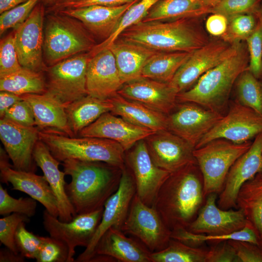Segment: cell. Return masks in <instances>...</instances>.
<instances>
[{"label": "cell", "instance_id": "obj_20", "mask_svg": "<svg viewBox=\"0 0 262 262\" xmlns=\"http://www.w3.org/2000/svg\"><path fill=\"white\" fill-rule=\"evenodd\" d=\"M39 131L36 127L24 126L0 118V139L15 169L35 173L37 165L33 151L39 139Z\"/></svg>", "mask_w": 262, "mask_h": 262}, {"label": "cell", "instance_id": "obj_44", "mask_svg": "<svg viewBox=\"0 0 262 262\" xmlns=\"http://www.w3.org/2000/svg\"><path fill=\"white\" fill-rule=\"evenodd\" d=\"M22 67L15 45L13 32L0 41V78L14 73Z\"/></svg>", "mask_w": 262, "mask_h": 262}, {"label": "cell", "instance_id": "obj_7", "mask_svg": "<svg viewBox=\"0 0 262 262\" xmlns=\"http://www.w3.org/2000/svg\"><path fill=\"white\" fill-rule=\"evenodd\" d=\"M252 143L249 141L236 144L217 139L195 149L194 156L202 175L206 197L212 193L220 194L230 167Z\"/></svg>", "mask_w": 262, "mask_h": 262}, {"label": "cell", "instance_id": "obj_58", "mask_svg": "<svg viewBox=\"0 0 262 262\" xmlns=\"http://www.w3.org/2000/svg\"><path fill=\"white\" fill-rule=\"evenodd\" d=\"M44 6L50 7L56 4L60 0H40Z\"/></svg>", "mask_w": 262, "mask_h": 262}, {"label": "cell", "instance_id": "obj_13", "mask_svg": "<svg viewBox=\"0 0 262 262\" xmlns=\"http://www.w3.org/2000/svg\"><path fill=\"white\" fill-rule=\"evenodd\" d=\"M104 207L98 210L77 214L69 222H63L45 210L43 224L49 236L66 245L68 249L67 262L75 261V248L87 247L101 221Z\"/></svg>", "mask_w": 262, "mask_h": 262}, {"label": "cell", "instance_id": "obj_48", "mask_svg": "<svg viewBox=\"0 0 262 262\" xmlns=\"http://www.w3.org/2000/svg\"><path fill=\"white\" fill-rule=\"evenodd\" d=\"M68 249L62 241L45 237L44 242L35 259L37 262H67Z\"/></svg>", "mask_w": 262, "mask_h": 262}, {"label": "cell", "instance_id": "obj_36", "mask_svg": "<svg viewBox=\"0 0 262 262\" xmlns=\"http://www.w3.org/2000/svg\"><path fill=\"white\" fill-rule=\"evenodd\" d=\"M171 238L193 247H199L207 242L211 245L222 241L238 240L258 245L256 234L246 224L244 228L232 233L226 235H208L191 232L184 228L172 230Z\"/></svg>", "mask_w": 262, "mask_h": 262}, {"label": "cell", "instance_id": "obj_50", "mask_svg": "<svg viewBox=\"0 0 262 262\" xmlns=\"http://www.w3.org/2000/svg\"><path fill=\"white\" fill-rule=\"evenodd\" d=\"M236 253L238 262H262V247L258 245L238 240H229Z\"/></svg>", "mask_w": 262, "mask_h": 262}, {"label": "cell", "instance_id": "obj_1", "mask_svg": "<svg viewBox=\"0 0 262 262\" xmlns=\"http://www.w3.org/2000/svg\"><path fill=\"white\" fill-rule=\"evenodd\" d=\"M63 171L71 177L66 191L76 215L104 207L119 187L122 170L106 163L68 159Z\"/></svg>", "mask_w": 262, "mask_h": 262}, {"label": "cell", "instance_id": "obj_31", "mask_svg": "<svg viewBox=\"0 0 262 262\" xmlns=\"http://www.w3.org/2000/svg\"><path fill=\"white\" fill-rule=\"evenodd\" d=\"M113 108L111 113L138 126L154 131L167 130V115L130 100L117 93L108 98Z\"/></svg>", "mask_w": 262, "mask_h": 262}, {"label": "cell", "instance_id": "obj_47", "mask_svg": "<svg viewBox=\"0 0 262 262\" xmlns=\"http://www.w3.org/2000/svg\"><path fill=\"white\" fill-rule=\"evenodd\" d=\"M28 216L18 213H13L0 219V242L5 247L19 253L16 247L15 236L17 228L22 222L29 223Z\"/></svg>", "mask_w": 262, "mask_h": 262}, {"label": "cell", "instance_id": "obj_41", "mask_svg": "<svg viewBox=\"0 0 262 262\" xmlns=\"http://www.w3.org/2000/svg\"><path fill=\"white\" fill-rule=\"evenodd\" d=\"M257 14L259 16L257 26L246 42L249 53L248 68L259 80L262 78V1Z\"/></svg>", "mask_w": 262, "mask_h": 262}, {"label": "cell", "instance_id": "obj_53", "mask_svg": "<svg viewBox=\"0 0 262 262\" xmlns=\"http://www.w3.org/2000/svg\"><path fill=\"white\" fill-rule=\"evenodd\" d=\"M228 19L219 14H212L205 23L206 31L214 37H220L225 33L228 26Z\"/></svg>", "mask_w": 262, "mask_h": 262}, {"label": "cell", "instance_id": "obj_15", "mask_svg": "<svg viewBox=\"0 0 262 262\" xmlns=\"http://www.w3.org/2000/svg\"><path fill=\"white\" fill-rule=\"evenodd\" d=\"M223 115L195 103H177L167 115V130L196 147Z\"/></svg>", "mask_w": 262, "mask_h": 262}, {"label": "cell", "instance_id": "obj_23", "mask_svg": "<svg viewBox=\"0 0 262 262\" xmlns=\"http://www.w3.org/2000/svg\"><path fill=\"white\" fill-rule=\"evenodd\" d=\"M156 131L134 125L110 112L102 114L79 133L81 137H93L115 141L125 151Z\"/></svg>", "mask_w": 262, "mask_h": 262}, {"label": "cell", "instance_id": "obj_3", "mask_svg": "<svg viewBox=\"0 0 262 262\" xmlns=\"http://www.w3.org/2000/svg\"><path fill=\"white\" fill-rule=\"evenodd\" d=\"M202 17L141 21L125 30L119 37L158 52H192L210 39L203 26Z\"/></svg>", "mask_w": 262, "mask_h": 262}, {"label": "cell", "instance_id": "obj_30", "mask_svg": "<svg viewBox=\"0 0 262 262\" xmlns=\"http://www.w3.org/2000/svg\"><path fill=\"white\" fill-rule=\"evenodd\" d=\"M216 4L211 0H160L141 21H166L204 16L212 14Z\"/></svg>", "mask_w": 262, "mask_h": 262}, {"label": "cell", "instance_id": "obj_27", "mask_svg": "<svg viewBox=\"0 0 262 262\" xmlns=\"http://www.w3.org/2000/svg\"><path fill=\"white\" fill-rule=\"evenodd\" d=\"M151 253L143 244L127 237L121 230L111 227L98 241L92 257L102 254L112 257L117 262H151Z\"/></svg>", "mask_w": 262, "mask_h": 262}, {"label": "cell", "instance_id": "obj_2", "mask_svg": "<svg viewBox=\"0 0 262 262\" xmlns=\"http://www.w3.org/2000/svg\"><path fill=\"white\" fill-rule=\"evenodd\" d=\"M202 175L197 164L173 173L161 186L153 207L171 230L187 229L205 202Z\"/></svg>", "mask_w": 262, "mask_h": 262}, {"label": "cell", "instance_id": "obj_33", "mask_svg": "<svg viewBox=\"0 0 262 262\" xmlns=\"http://www.w3.org/2000/svg\"><path fill=\"white\" fill-rule=\"evenodd\" d=\"M113 106L108 98L102 99L88 95L65 106L67 121L75 136L102 114L111 112Z\"/></svg>", "mask_w": 262, "mask_h": 262}, {"label": "cell", "instance_id": "obj_38", "mask_svg": "<svg viewBox=\"0 0 262 262\" xmlns=\"http://www.w3.org/2000/svg\"><path fill=\"white\" fill-rule=\"evenodd\" d=\"M236 101L262 115V85L248 68L238 77L235 83Z\"/></svg>", "mask_w": 262, "mask_h": 262}, {"label": "cell", "instance_id": "obj_51", "mask_svg": "<svg viewBox=\"0 0 262 262\" xmlns=\"http://www.w3.org/2000/svg\"><path fill=\"white\" fill-rule=\"evenodd\" d=\"M206 262H238V259L229 241H224L212 245L207 250Z\"/></svg>", "mask_w": 262, "mask_h": 262}, {"label": "cell", "instance_id": "obj_10", "mask_svg": "<svg viewBox=\"0 0 262 262\" xmlns=\"http://www.w3.org/2000/svg\"><path fill=\"white\" fill-rule=\"evenodd\" d=\"M239 43L230 44L220 37L210 39L205 45L192 52L169 84L178 94L187 90L203 74L232 54Z\"/></svg>", "mask_w": 262, "mask_h": 262}, {"label": "cell", "instance_id": "obj_21", "mask_svg": "<svg viewBox=\"0 0 262 262\" xmlns=\"http://www.w3.org/2000/svg\"><path fill=\"white\" fill-rule=\"evenodd\" d=\"M217 194L208 195L195 219L186 229L195 233L226 235L241 230L246 224L242 210H224L216 204Z\"/></svg>", "mask_w": 262, "mask_h": 262}, {"label": "cell", "instance_id": "obj_9", "mask_svg": "<svg viewBox=\"0 0 262 262\" xmlns=\"http://www.w3.org/2000/svg\"><path fill=\"white\" fill-rule=\"evenodd\" d=\"M121 230L137 238L151 252L165 248L172 230L153 206L142 202L135 194Z\"/></svg>", "mask_w": 262, "mask_h": 262}, {"label": "cell", "instance_id": "obj_45", "mask_svg": "<svg viewBox=\"0 0 262 262\" xmlns=\"http://www.w3.org/2000/svg\"><path fill=\"white\" fill-rule=\"evenodd\" d=\"M40 0H28L1 14L0 34L11 28H16L24 22Z\"/></svg>", "mask_w": 262, "mask_h": 262}, {"label": "cell", "instance_id": "obj_34", "mask_svg": "<svg viewBox=\"0 0 262 262\" xmlns=\"http://www.w3.org/2000/svg\"><path fill=\"white\" fill-rule=\"evenodd\" d=\"M192 52H157L145 65L142 77L169 83Z\"/></svg>", "mask_w": 262, "mask_h": 262}, {"label": "cell", "instance_id": "obj_8", "mask_svg": "<svg viewBox=\"0 0 262 262\" xmlns=\"http://www.w3.org/2000/svg\"><path fill=\"white\" fill-rule=\"evenodd\" d=\"M92 56L90 51L82 53L48 66L45 93L64 106L87 95L86 69Z\"/></svg>", "mask_w": 262, "mask_h": 262}, {"label": "cell", "instance_id": "obj_29", "mask_svg": "<svg viewBox=\"0 0 262 262\" xmlns=\"http://www.w3.org/2000/svg\"><path fill=\"white\" fill-rule=\"evenodd\" d=\"M21 98L31 107L35 126L39 130L52 129L75 136L69 126L65 106L54 98L46 93L27 94Z\"/></svg>", "mask_w": 262, "mask_h": 262}, {"label": "cell", "instance_id": "obj_59", "mask_svg": "<svg viewBox=\"0 0 262 262\" xmlns=\"http://www.w3.org/2000/svg\"><path fill=\"white\" fill-rule=\"evenodd\" d=\"M76 0H60L56 4L63 3H66V2H68L73 1H76Z\"/></svg>", "mask_w": 262, "mask_h": 262}, {"label": "cell", "instance_id": "obj_11", "mask_svg": "<svg viewBox=\"0 0 262 262\" xmlns=\"http://www.w3.org/2000/svg\"><path fill=\"white\" fill-rule=\"evenodd\" d=\"M262 132V115L236 100L230 103L227 114L201 139L195 148L217 139L242 144Z\"/></svg>", "mask_w": 262, "mask_h": 262}, {"label": "cell", "instance_id": "obj_25", "mask_svg": "<svg viewBox=\"0 0 262 262\" xmlns=\"http://www.w3.org/2000/svg\"><path fill=\"white\" fill-rule=\"evenodd\" d=\"M138 0L118 6L94 5L58 11L76 18L92 35L104 40L113 33L126 11Z\"/></svg>", "mask_w": 262, "mask_h": 262}, {"label": "cell", "instance_id": "obj_40", "mask_svg": "<svg viewBox=\"0 0 262 262\" xmlns=\"http://www.w3.org/2000/svg\"><path fill=\"white\" fill-rule=\"evenodd\" d=\"M228 19L226 31L220 38L230 44L246 41L254 31L259 21L257 12L237 15Z\"/></svg>", "mask_w": 262, "mask_h": 262}, {"label": "cell", "instance_id": "obj_17", "mask_svg": "<svg viewBox=\"0 0 262 262\" xmlns=\"http://www.w3.org/2000/svg\"><path fill=\"white\" fill-rule=\"evenodd\" d=\"M144 140L154 163L171 173L197 164L195 147L167 130L156 131Z\"/></svg>", "mask_w": 262, "mask_h": 262}, {"label": "cell", "instance_id": "obj_46", "mask_svg": "<svg viewBox=\"0 0 262 262\" xmlns=\"http://www.w3.org/2000/svg\"><path fill=\"white\" fill-rule=\"evenodd\" d=\"M262 0H222L212 9V14L229 17L239 14L256 13Z\"/></svg>", "mask_w": 262, "mask_h": 262}, {"label": "cell", "instance_id": "obj_54", "mask_svg": "<svg viewBox=\"0 0 262 262\" xmlns=\"http://www.w3.org/2000/svg\"><path fill=\"white\" fill-rule=\"evenodd\" d=\"M22 99L21 96L11 92L0 91V117L2 118L6 112L14 104Z\"/></svg>", "mask_w": 262, "mask_h": 262}, {"label": "cell", "instance_id": "obj_37", "mask_svg": "<svg viewBox=\"0 0 262 262\" xmlns=\"http://www.w3.org/2000/svg\"><path fill=\"white\" fill-rule=\"evenodd\" d=\"M207 250L171 239L164 249L151 252V262H206Z\"/></svg>", "mask_w": 262, "mask_h": 262}, {"label": "cell", "instance_id": "obj_5", "mask_svg": "<svg viewBox=\"0 0 262 262\" xmlns=\"http://www.w3.org/2000/svg\"><path fill=\"white\" fill-rule=\"evenodd\" d=\"M39 138L59 161L76 159L102 162L123 169L125 150L118 143L93 137H70L52 129L39 130Z\"/></svg>", "mask_w": 262, "mask_h": 262}, {"label": "cell", "instance_id": "obj_35", "mask_svg": "<svg viewBox=\"0 0 262 262\" xmlns=\"http://www.w3.org/2000/svg\"><path fill=\"white\" fill-rule=\"evenodd\" d=\"M0 91L21 96L46 92V79L43 72L22 67L19 70L0 78Z\"/></svg>", "mask_w": 262, "mask_h": 262}, {"label": "cell", "instance_id": "obj_60", "mask_svg": "<svg viewBox=\"0 0 262 262\" xmlns=\"http://www.w3.org/2000/svg\"><path fill=\"white\" fill-rule=\"evenodd\" d=\"M212 0L217 4L219 2H220L222 0Z\"/></svg>", "mask_w": 262, "mask_h": 262}, {"label": "cell", "instance_id": "obj_56", "mask_svg": "<svg viewBox=\"0 0 262 262\" xmlns=\"http://www.w3.org/2000/svg\"><path fill=\"white\" fill-rule=\"evenodd\" d=\"M28 0H0V14L9 10Z\"/></svg>", "mask_w": 262, "mask_h": 262}, {"label": "cell", "instance_id": "obj_22", "mask_svg": "<svg viewBox=\"0 0 262 262\" xmlns=\"http://www.w3.org/2000/svg\"><path fill=\"white\" fill-rule=\"evenodd\" d=\"M117 93L126 99L166 115L178 103V94L169 83L143 77L124 83Z\"/></svg>", "mask_w": 262, "mask_h": 262}, {"label": "cell", "instance_id": "obj_49", "mask_svg": "<svg viewBox=\"0 0 262 262\" xmlns=\"http://www.w3.org/2000/svg\"><path fill=\"white\" fill-rule=\"evenodd\" d=\"M3 118L24 126H35L34 116L32 108L29 104L23 99L11 107L6 112Z\"/></svg>", "mask_w": 262, "mask_h": 262}, {"label": "cell", "instance_id": "obj_57", "mask_svg": "<svg viewBox=\"0 0 262 262\" xmlns=\"http://www.w3.org/2000/svg\"><path fill=\"white\" fill-rule=\"evenodd\" d=\"M116 262L113 257L102 254H96L89 261V262Z\"/></svg>", "mask_w": 262, "mask_h": 262}, {"label": "cell", "instance_id": "obj_43", "mask_svg": "<svg viewBox=\"0 0 262 262\" xmlns=\"http://www.w3.org/2000/svg\"><path fill=\"white\" fill-rule=\"evenodd\" d=\"M26 223L18 226L15 236L18 251L26 258L35 259L44 242L45 237L40 236L28 231Z\"/></svg>", "mask_w": 262, "mask_h": 262}, {"label": "cell", "instance_id": "obj_14", "mask_svg": "<svg viewBox=\"0 0 262 262\" xmlns=\"http://www.w3.org/2000/svg\"><path fill=\"white\" fill-rule=\"evenodd\" d=\"M44 5L39 2L26 20L15 28L14 41L21 66L32 70L45 72L43 60Z\"/></svg>", "mask_w": 262, "mask_h": 262}, {"label": "cell", "instance_id": "obj_52", "mask_svg": "<svg viewBox=\"0 0 262 262\" xmlns=\"http://www.w3.org/2000/svg\"><path fill=\"white\" fill-rule=\"evenodd\" d=\"M136 0H78L63 3L55 4L48 8L47 12L58 11L69 8H78L90 5L118 6Z\"/></svg>", "mask_w": 262, "mask_h": 262}, {"label": "cell", "instance_id": "obj_24", "mask_svg": "<svg viewBox=\"0 0 262 262\" xmlns=\"http://www.w3.org/2000/svg\"><path fill=\"white\" fill-rule=\"evenodd\" d=\"M123 84L110 49H104L91 57L86 69L87 95L106 99L116 93Z\"/></svg>", "mask_w": 262, "mask_h": 262}, {"label": "cell", "instance_id": "obj_28", "mask_svg": "<svg viewBox=\"0 0 262 262\" xmlns=\"http://www.w3.org/2000/svg\"><path fill=\"white\" fill-rule=\"evenodd\" d=\"M108 49L114 56L119 74L124 84L141 77L146 63L158 52L120 37Z\"/></svg>", "mask_w": 262, "mask_h": 262}, {"label": "cell", "instance_id": "obj_32", "mask_svg": "<svg viewBox=\"0 0 262 262\" xmlns=\"http://www.w3.org/2000/svg\"><path fill=\"white\" fill-rule=\"evenodd\" d=\"M236 208L243 210L246 225L254 231L258 245L262 247V173H258L242 186Z\"/></svg>", "mask_w": 262, "mask_h": 262}, {"label": "cell", "instance_id": "obj_42", "mask_svg": "<svg viewBox=\"0 0 262 262\" xmlns=\"http://www.w3.org/2000/svg\"><path fill=\"white\" fill-rule=\"evenodd\" d=\"M37 201L31 197L15 198L8 193L6 189L0 185V214L6 215L18 213L29 217L34 215Z\"/></svg>", "mask_w": 262, "mask_h": 262}, {"label": "cell", "instance_id": "obj_16", "mask_svg": "<svg viewBox=\"0 0 262 262\" xmlns=\"http://www.w3.org/2000/svg\"><path fill=\"white\" fill-rule=\"evenodd\" d=\"M125 159L135 181L136 194L146 205L153 206L161 186L171 173L154 163L144 139L134 145Z\"/></svg>", "mask_w": 262, "mask_h": 262}, {"label": "cell", "instance_id": "obj_4", "mask_svg": "<svg viewBox=\"0 0 262 262\" xmlns=\"http://www.w3.org/2000/svg\"><path fill=\"white\" fill-rule=\"evenodd\" d=\"M249 60L246 42L239 43L232 54L203 74L192 87L179 93L178 102H193L222 114L233 86L248 68Z\"/></svg>", "mask_w": 262, "mask_h": 262}, {"label": "cell", "instance_id": "obj_39", "mask_svg": "<svg viewBox=\"0 0 262 262\" xmlns=\"http://www.w3.org/2000/svg\"><path fill=\"white\" fill-rule=\"evenodd\" d=\"M160 0H139L124 14L113 33L98 45L96 49L98 51L107 49L117 40L127 29L141 22L150 9Z\"/></svg>", "mask_w": 262, "mask_h": 262}, {"label": "cell", "instance_id": "obj_19", "mask_svg": "<svg viewBox=\"0 0 262 262\" xmlns=\"http://www.w3.org/2000/svg\"><path fill=\"white\" fill-rule=\"evenodd\" d=\"M259 173H262V132L256 136L249 148L230 167L219 195L217 206L224 210L236 208L241 188Z\"/></svg>", "mask_w": 262, "mask_h": 262}, {"label": "cell", "instance_id": "obj_61", "mask_svg": "<svg viewBox=\"0 0 262 262\" xmlns=\"http://www.w3.org/2000/svg\"></svg>", "mask_w": 262, "mask_h": 262}, {"label": "cell", "instance_id": "obj_12", "mask_svg": "<svg viewBox=\"0 0 262 262\" xmlns=\"http://www.w3.org/2000/svg\"><path fill=\"white\" fill-rule=\"evenodd\" d=\"M136 192L133 175L125 166L122 170L118 188L104 205L101 221L92 239L85 250L76 259L75 262H88L98 241L109 228L113 227L121 230Z\"/></svg>", "mask_w": 262, "mask_h": 262}, {"label": "cell", "instance_id": "obj_55", "mask_svg": "<svg viewBox=\"0 0 262 262\" xmlns=\"http://www.w3.org/2000/svg\"><path fill=\"white\" fill-rule=\"evenodd\" d=\"M25 258L6 247L0 249V262H24Z\"/></svg>", "mask_w": 262, "mask_h": 262}, {"label": "cell", "instance_id": "obj_18", "mask_svg": "<svg viewBox=\"0 0 262 262\" xmlns=\"http://www.w3.org/2000/svg\"><path fill=\"white\" fill-rule=\"evenodd\" d=\"M9 156L0 148V176L2 183H10L12 190L22 192L41 203L49 213L58 217L57 198L44 176L15 169Z\"/></svg>", "mask_w": 262, "mask_h": 262}, {"label": "cell", "instance_id": "obj_6", "mask_svg": "<svg viewBox=\"0 0 262 262\" xmlns=\"http://www.w3.org/2000/svg\"><path fill=\"white\" fill-rule=\"evenodd\" d=\"M49 13L44 24L43 46L49 66L95 47L92 34L79 20L59 11Z\"/></svg>", "mask_w": 262, "mask_h": 262}, {"label": "cell", "instance_id": "obj_26", "mask_svg": "<svg viewBox=\"0 0 262 262\" xmlns=\"http://www.w3.org/2000/svg\"><path fill=\"white\" fill-rule=\"evenodd\" d=\"M33 157L57 198L59 219L63 222L71 221L76 215L66 195V174L59 168L60 162L52 155L47 146L40 139L34 146Z\"/></svg>", "mask_w": 262, "mask_h": 262}]
</instances>
